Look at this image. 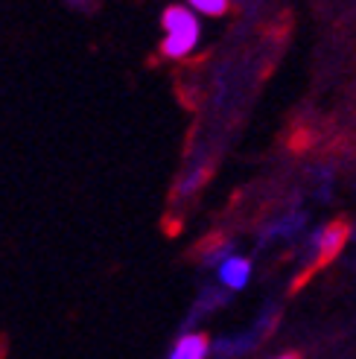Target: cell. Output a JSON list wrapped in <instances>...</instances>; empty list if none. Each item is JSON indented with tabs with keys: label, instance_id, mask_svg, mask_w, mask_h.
Instances as JSON below:
<instances>
[{
	"label": "cell",
	"instance_id": "cell-4",
	"mask_svg": "<svg viewBox=\"0 0 356 359\" xmlns=\"http://www.w3.org/2000/svg\"><path fill=\"white\" fill-rule=\"evenodd\" d=\"M248 275H252V263H248V260H240V257L225 260L222 269H219L222 283H228L231 290H242V286L248 283Z\"/></svg>",
	"mask_w": 356,
	"mask_h": 359
},
{
	"label": "cell",
	"instance_id": "cell-3",
	"mask_svg": "<svg viewBox=\"0 0 356 359\" xmlns=\"http://www.w3.org/2000/svg\"><path fill=\"white\" fill-rule=\"evenodd\" d=\"M207 356V339L202 333H187L178 339L170 359H205Z\"/></svg>",
	"mask_w": 356,
	"mask_h": 359
},
{
	"label": "cell",
	"instance_id": "cell-5",
	"mask_svg": "<svg viewBox=\"0 0 356 359\" xmlns=\"http://www.w3.org/2000/svg\"><path fill=\"white\" fill-rule=\"evenodd\" d=\"M196 9H202V12H207V15H222V12H225V4H222V0H199V4H196Z\"/></svg>",
	"mask_w": 356,
	"mask_h": 359
},
{
	"label": "cell",
	"instance_id": "cell-6",
	"mask_svg": "<svg viewBox=\"0 0 356 359\" xmlns=\"http://www.w3.org/2000/svg\"><path fill=\"white\" fill-rule=\"evenodd\" d=\"M280 359H298V356L295 353H287V356H280Z\"/></svg>",
	"mask_w": 356,
	"mask_h": 359
},
{
	"label": "cell",
	"instance_id": "cell-2",
	"mask_svg": "<svg viewBox=\"0 0 356 359\" xmlns=\"http://www.w3.org/2000/svg\"><path fill=\"white\" fill-rule=\"evenodd\" d=\"M345 240H348V225L345 222H336V225L324 228L322 237H318V263L315 266H324L333 255H339Z\"/></svg>",
	"mask_w": 356,
	"mask_h": 359
},
{
	"label": "cell",
	"instance_id": "cell-1",
	"mask_svg": "<svg viewBox=\"0 0 356 359\" xmlns=\"http://www.w3.org/2000/svg\"><path fill=\"white\" fill-rule=\"evenodd\" d=\"M164 29H167V39H164V56L170 59H182L196 47L199 41V21L196 15L184 6H170L164 12Z\"/></svg>",
	"mask_w": 356,
	"mask_h": 359
}]
</instances>
